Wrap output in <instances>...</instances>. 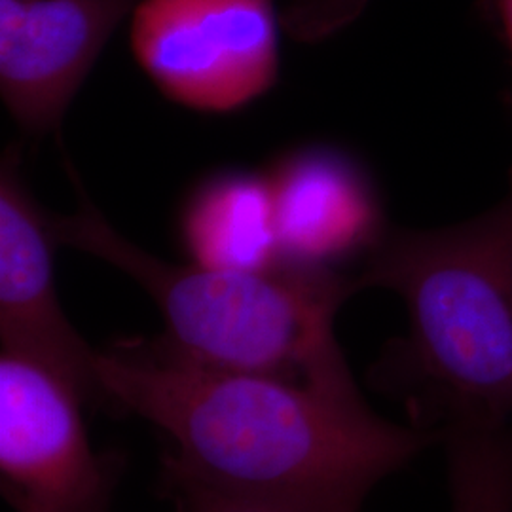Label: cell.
I'll return each instance as SVG.
<instances>
[{"mask_svg": "<svg viewBox=\"0 0 512 512\" xmlns=\"http://www.w3.org/2000/svg\"><path fill=\"white\" fill-rule=\"evenodd\" d=\"M105 403L173 444L162 475L310 512H359L437 437L370 410L363 395L192 365L158 342L97 353Z\"/></svg>", "mask_w": 512, "mask_h": 512, "instance_id": "6da1fadb", "label": "cell"}, {"mask_svg": "<svg viewBox=\"0 0 512 512\" xmlns=\"http://www.w3.org/2000/svg\"><path fill=\"white\" fill-rule=\"evenodd\" d=\"M355 281L403 300L408 334L378 378L414 427L442 440L512 425V171L505 196L476 219L387 228Z\"/></svg>", "mask_w": 512, "mask_h": 512, "instance_id": "7a4b0ae2", "label": "cell"}, {"mask_svg": "<svg viewBox=\"0 0 512 512\" xmlns=\"http://www.w3.org/2000/svg\"><path fill=\"white\" fill-rule=\"evenodd\" d=\"M71 215L48 213L57 245L101 258L152 298L164 321L158 344L173 357L224 372L355 393L334 334L336 313L359 291L355 275L279 264L262 272L173 264L124 238L88 196L73 165Z\"/></svg>", "mask_w": 512, "mask_h": 512, "instance_id": "3957f363", "label": "cell"}, {"mask_svg": "<svg viewBox=\"0 0 512 512\" xmlns=\"http://www.w3.org/2000/svg\"><path fill=\"white\" fill-rule=\"evenodd\" d=\"M129 19L139 67L183 107L232 112L277 80V0H141Z\"/></svg>", "mask_w": 512, "mask_h": 512, "instance_id": "277c9868", "label": "cell"}, {"mask_svg": "<svg viewBox=\"0 0 512 512\" xmlns=\"http://www.w3.org/2000/svg\"><path fill=\"white\" fill-rule=\"evenodd\" d=\"M86 401L52 366L2 349V494L54 512H107L112 476L90 442L82 416Z\"/></svg>", "mask_w": 512, "mask_h": 512, "instance_id": "5b68a950", "label": "cell"}, {"mask_svg": "<svg viewBox=\"0 0 512 512\" xmlns=\"http://www.w3.org/2000/svg\"><path fill=\"white\" fill-rule=\"evenodd\" d=\"M57 241L21 173V152L0 162V342L71 380L88 401L105 403L97 353L78 334L55 289Z\"/></svg>", "mask_w": 512, "mask_h": 512, "instance_id": "8992f818", "label": "cell"}, {"mask_svg": "<svg viewBox=\"0 0 512 512\" xmlns=\"http://www.w3.org/2000/svg\"><path fill=\"white\" fill-rule=\"evenodd\" d=\"M139 2L0 0V93L25 133H59L97 57Z\"/></svg>", "mask_w": 512, "mask_h": 512, "instance_id": "52a82bcc", "label": "cell"}, {"mask_svg": "<svg viewBox=\"0 0 512 512\" xmlns=\"http://www.w3.org/2000/svg\"><path fill=\"white\" fill-rule=\"evenodd\" d=\"M266 177L281 264L340 270L349 260H365L387 232L368 175L336 148H293Z\"/></svg>", "mask_w": 512, "mask_h": 512, "instance_id": "ba28073f", "label": "cell"}, {"mask_svg": "<svg viewBox=\"0 0 512 512\" xmlns=\"http://www.w3.org/2000/svg\"><path fill=\"white\" fill-rule=\"evenodd\" d=\"M177 228L192 264L232 272L281 264L266 173L232 169L205 177L184 200Z\"/></svg>", "mask_w": 512, "mask_h": 512, "instance_id": "9c48e42d", "label": "cell"}, {"mask_svg": "<svg viewBox=\"0 0 512 512\" xmlns=\"http://www.w3.org/2000/svg\"><path fill=\"white\" fill-rule=\"evenodd\" d=\"M442 442L452 512H512V425L452 433Z\"/></svg>", "mask_w": 512, "mask_h": 512, "instance_id": "30bf717a", "label": "cell"}, {"mask_svg": "<svg viewBox=\"0 0 512 512\" xmlns=\"http://www.w3.org/2000/svg\"><path fill=\"white\" fill-rule=\"evenodd\" d=\"M366 6L368 0H279V14L289 37L315 44L346 29Z\"/></svg>", "mask_w": 512, "mask_h": 512, "instance_id": "8fae6325", "label": "cell"}, {"mask_svg": "<svg viewBox=\"0 0 512 512\" xmlns=\"http://www.w3.org/2000/svg\"><path fill=\"white\" fill-rule=\"evenodd\" d=\"M162 482L177 512H310L270 501L222 494L179 476L162 475Z\"/></svg>", "mask_w": 512, "mask_h": 512, "instance_id": "7c38bea8", "label": "cell"}, {"mask_svg": "<svg viewBox=\"0 0 512 512\" xmlns=\"http://www.w3.org/2000/svg\"><path fill=\"white\" fill-rule=\"evenodd\" d=\"M4 497H6V501L12 505V509L16 512H54L46 509V507H42V505L33 503V501H29V499L18 497V495H4Z\"/></svg>", "mask_w": 512, "mask_h": 512, "instance_id": "4fadbf2b", "label": "cell"}, {"mask_svg": "<svg viewBox=\"0 0 512 512\" xmlns=\"http://www.w3.org/2000/svg\"><path fill=\"white\" fill-rule=\"evenodd\" d=\"M499 12L503 18V25L512 46V0H499Z\"/></svg>", "mask_w": 512, "mask_h": 512, "instance_id": "5bb4252c", "label": "cell"}]
</instances>
